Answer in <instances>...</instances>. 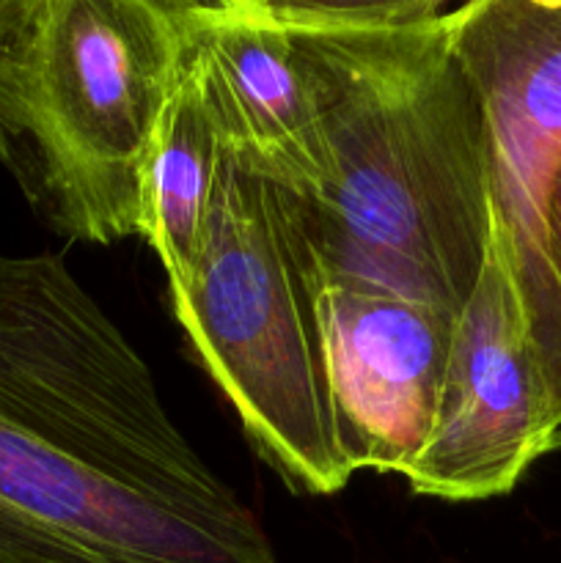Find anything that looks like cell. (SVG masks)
Returning a JSON list of instances; mask_svg holds the SVG:
<instances>
[{
    "label": "cell",
    "instance_id": "obj_2",
    "mask_svg": "<svg viewBox=\"0 0 561 563\" xmlns=\"http://www.w3.org/2000/svg\"><path fill=\"white\" fill-rule=\"evenodd\" d=\"M306 60L322 174L280 190L319 280L460 311L490 236V130L443 0H275Z\"/></svg>",
    "mask_w": 561,
    "mask_h": 563
},
{
    "label": "cell",
    "instance_id": "obj_10",
    "mask_svg": "<svg viewBox=\"0 0 561 563\" xmlns=\"http://www.w3.org/2000/svg\"><path fill=\"white\" fill-rule=\"evenodd\" d=\"M542 229H544V256H548L550 273H553L556 286L561 295V154L550 174L548 192H544V212H542Z\"/></svg>",
    "mask_w": 561,
    "mask_h": 563
},
{
    "label": "cell",
    "instance_id": "obj_6",
    "mask_svg": "<svg viewBox=\"0 0 561 563\" xmlns=\"http://www.w3.org/2000/svg\"><path fill=\"white\" fill-rule=\"evenodd\" d=\"M449 22L487 115L493 201L515 242L534 333L561 379V295L542 229L561 154V0H473L451 5Z\"/></svg>",
    "mask_w": 561,
    "mask_h": 563
},
{
    "label": "cell",
    "instance_id": "obj_3",
    "mask_svg": "<svg viewBox=\"0 0 561 563\" xmlns=\"http://www.w3.org/2000/svg\"><path fill=\"white\" fill-rule=\"evenodd\" d=\"M179 55L174 0H0V165L55 236L143 234Z\"/></svg>",
    "mask_w": 561,
    "mask_h": 563
},
{
    "label": "cell",
    "instance_id": "obj_4",
    "mask_svg": "<svg viewBox=\"0 0 561 563\" xmlns=\"http://www.w3.org/2000/svg\"><path fill=\"white\" fill-rule=\"evenodd\" d=\"M168 297L258 460L292 495L341 493L355 473L336 429L317 267L278 187L226 152L198 262Z\"/></svg>",
    "mask_w": 561,
    "mask_h": 563
},
{
    "label": "cell",
    "instance_id": "obj_8",
    "mask_svg": "<svg viewBox=\"0 0 561 563\" xmlns=\"http://www.w3.org/2000/svg\"><path fill=\"white\" fill-rule=\"evenodd\" d=\"M182 36L207 77L223 152L300 196L322 174L306 60L275 0H174Z\"/></svg>",
    "mask_w": 561,
    "mask_h": 563
},
{
    "label": "cell",
    "instance_id": "obj_9",
    "mask_svg": "<svg viewBox=\"0 0 561 563\" xmlns=\"http://www.w3.org/2000/svg\"><path fill=\"white\" fill-rule=\"evenodd\" d=\"M223 141L196 53L182 36L174 88L160 113L143 179V234L168 286L185 284L201 253Z\"/></svg>",
    "mask_w": 561,
    "mask_h": 563
},
{
    "label": "cell",
    "instance_id": "obj_5",
    "mask_svg": "<svg viewBox=\"0 0 561 563\" xmlns=\"http://www.w3.org/2000/svg\"><path fill=\"white\" fill-rule=\"evenodd\" d=\"M559 432L561 379L534 333L515 242L490 196L482 273L457 311L429 438L402 478L427 498H498L556 451Z\"/></svg>",
    "mask_w": 561,
    "mask_h": 563
},
{
    "label": "cell",
    "instance_id": "obj_7",
    "mask_svg": "<svg viewBox=\"0 0 561 563\" xmlns=\"http://www.w3.org/2000/svg\"><path fill=\"white\" fill-rule=\"evenodd\" d=\"M319 319L346 465L405 476L438 412L457 313L319 280Z\"/></svg>",
    "mask_w": 561,
    "mask_h": 563
},
{
    "label": "cell",
    "instance_id": "obj_11",
    "mask_svg": "<svg viewBox=\"0 0 561 563\" xmlns=\"http://www.w3.org/2000/svg\"><path fill=\"white\" fill-rule=\"evenodd\" d=\"M561 449V432H559V438H556V451Z\"/></svg>",
    "mask_w": 561,
    "mask_h": 563
},
{
    "label": "cell",
    "instance_id": "obj_1",
    "mask_svg": "<svg viewBox=\"0 0 561 563\" xmlns=\"http://www.w3.org/2000/svg\"><path fill=\"white\" fill-rule=\"evenodd\" d=\"M0 563H278L55 253H0Z\"/></svg>",
    "mask_w": 561,
    "mask_h": 563
}]
</instances>
